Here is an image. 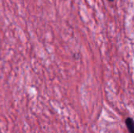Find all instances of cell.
<instances>
[{"instance_id": "obj_2", "label": "cell", "mask_w": 134, "mask_h": 133, "mask_svg": "<svg viewBox=\"0 0 134 133\" xmlns=\"http://www.w3.org/2000/svg\"><path fill=\"white\" fill-rule=\"evenodd\" d=\"M108 1H109V2H113L114 0H108Z\"/></svg>"}, {"instance_id": "obj_1", "label": "cell", "mask_w": 134, "mask_h": 133, "mask_svg": "<svg viewBox=\"0 0 134 133\" xmlns=\"http://www.w3.org/2000/svg\"><path fill=\"white\" fill-rule=\"evenodd\" d=\"M126 126L130 133H134V120L132 118H127L125 121Z\"/></svg>"}]
</instances>
